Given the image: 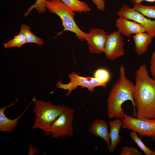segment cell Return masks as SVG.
<instances>
[{
    "instance_id": "6da1fadb",
    "label": "cell",
    "mask_w": 155,
    "mask_h": 155,
    "mask_svg": "<svg viewBox=\"0 0 155 155\" xmlns=\"http://www.w3.org/2000/svg\"><path fill=\"white\" fill-rule=\"evenodd\" d=\"M133 98L137 118H155V79L146 66L141 64L135 74Z\"/></svg>"
},
{
    "instance_id": "7a4b0ae2",
    "label": "cell",
    "mask_w": 155,
    "mask_h": 155,
    "mask_svg": "<svg viewBox=\"0 0 155 155\" xmlns=\"http://www.w3.org/2000/svg\"><path fill=\"white\" fill-rule=\"evenodd\" d=\"M119 73V78L113 85L108 98V116L110 119L123 118L125 112L122 104L125 102L129 100L133 105L135 117L136 113L133 98L135 84L126 77L123 65L120 67Z\"/></svg>"
},
{
    "instance_id": "3957f363",
    "label": "cell",
    "mask_w": 155,
    "mask_h": 155,
    "mask_svg": "<svg viewBox=\"0 0 155 155\" xmlns=\"http://www.w3.org/2000/svg\"><path fill=\"white\" fill-rule=\"evenodd\" d=\"M33 112L36 115L32 129L42 130L45 136L51 135V126L66 107L64 105H55L50 102H45L33 97Z\"/></svg>"
},
{
    "instance_id": "277c9868",
    "label": "cell",
    "mask_w": 155,
    "mask_h": 155,
    "mask_svg": "<svg viewBox=\"0 0 155 155\" xmlns=\"http://www.w3.org/2000/svg\"><path fill=\"white\" fill-rule=\"evenodd\" d=\"M45 5L49 12L58 16L62 21L63 31H68L74 33L80 41L85 40L87 33L82 30L76 23L74 18L75 12L60 0H46Z\"/></svg>"
},
{
    "instance_id": "5b68a950",
    "label": "cell",
    "mask_w": 155,
    "mask_h": 155,
    "mask_svg": "<svg viewBox=\"0 0 155 155\" xmlns=\"http://www.w3.org/2000/svg\"><path fill=\"white\" fill-rule=\"evenodd\" d=\"M70 79V82L67 84H63L61 80L59 81L56 85V87L67 90L65 96H68L72 91L75 90L77 87L80 86L82 88H87L89 91L92 93L94 91V88L97 86L106 87L107 83L102 82L100 79L95 77H83L81 76L74 71H72L68 76Z\"/></svg>"
},
{
    "instance_id": "8992f818",
    "label": "cell",
    "mask_w": 155,
    "mask_h": 155,
    "mask_svg": "<svg viewBox=\"0 0 155 155\" xmlns=\"http://www.w3.org/2000/svg\"><path fill=\"white\" fill-rule=\"evenodd\" d=\"M121 119L123 123L122 129L136 131L141 137L151 138L155 140V118H137L125 113Z\"/></svg>"
},
{
    "instance_id": "52a82bcc",
    "label": "cell",
    "mask_w": 155,
    "mask_h": 155,
    "mask_svg": "<svg viewBox=\"0 0 155 155\" xmlns=\"http://www.w3.org/2000/svg\"><path fill=\"white\" fill-rule=\"evenodd\" d=\"M74 114L73 109L66 107L51 126V135L52 138L73 136L72 122Z\"/></svg>"
},
{
    "instance_id": "ba28073f",
    "label": "cell",
    "mask_w": 155,
    "mask_h": 155,
    "mask_svg": "<svg viewBox=\"0 0 155 155\" xmlns=\"http://www.w3.org/2000/svg\"><path fill=\"white\" fill-rule=\"evenodd\" d=\"M117 14L119 17H123L138 23L145 29L152 38L155 37V20H151L138 11L123 4Z\"/></svg>"
},
{
    "instance_id": "9c48e42d",
    "label": "cell",
    "mask_w": 155,
    "mask_h": 155,
    "mask_svg": "<svg viewBox=\"0 0 155 155\" xmlns=\"http://www.w3.org/2000/svg\"><path fill=\"white\" fill-rule=\"evenodd\" d=\"M124 42L118 30L107 35L103 53L108 59L114 60L124 55Z\"/></svg>"
},
{
    "instance_id": "30bf717a",
    "label": "cell",
    "mask_w": 155,
    "mask_h": 155,
    "mask_svg": "<svg viewBox=\"0 0 155 155\" xmlns=\"http://www.w3.org/2000/svg\"><path fill=\"white\" fill-rule=\"evenodd\" d=\"M107 35L106 31L100 28H92L86 37L88 50L92 53H103Z\"/></svg>"
},
{
    "instance_id": "8fae6325",
    "label": "cell",
    "mask_w": 155,
    "mask_h": 155,
    "mask_svg": "<svg viewBox=\"0 0 155 155\" xmlns=\"http://www.w3.org/2000/svg\"><path fill=\"white\" fill-rule=\"evenodd\" d=\"M115 26L122 35L128 38L133 34L146 32L144 28L140 24L123 17H119L117 18Z\"/></svg>"
},
{
    "instance_id": "7c38bea8",
    "label": "cell",
    "mask_w": 155,
    "mask_h": 155,
    "mask_svg": "<svg viewBox=\"0 0 155 155\" xmlns=\"http://www.w3.org/2000/svg\"><path fill=\"white\" fill-rule=\"evenodd\" d=\"M18 101L17 99L15 101L9 105L5 106L0 108V131L5 132H10L14 131L16 127L18 121L27 110L31 103L17 118L11 119L8 118L4 113V111L7 108L13 106L15 102Z\"/></svg>"
},
{
    "instance_id": "4fadbf2b",
    "label": "cell",
    "mask_w": 155,
    "mask_h": 155,
    "mask_svg": "<svg viewBox=\"0 0 155 155\" xmlns=\"http://www.w3.org/2000/svg\"><path fill=\"white\" fill-rule=\"evenodd\" d=\"M89 131L92 135L103 139L108 147L111 143L110 132L106 122L103 119L95 120L91 123Z\"/></svg>"
},
{
    "instance_id": "5bb4252c",
    "label": "cell",
    "mask_w": 155,
    "mask_h": 155,
    "mask_svg": "<svg viewBox=\"0 0 155 155\" xmlns=\"http://www.w3.org/2000/svg\"><path fill=\"white\" fill-rule=\"evenodd\" d=\"M123 123L121 119L110 121L109 125L110 127V137L111 139L110 145L108 147L110 153L113 152L121 140V136L119 134L121 128Z\"/></svg>"
},
{
    "instance_id": "9a60e30c",
    "label": "cell",
    "mask_w": 155,
    "mask_h": 155,
    "mask_svg": "<svg viewBox=\"0 0 155 155\" xmlns=\"http://www.w3.org/2000/svg\"><path fill=\"white\" fill-rule=\"evenodd\" d=\"M135 52L138 55L146 52L148 46L152 42V38L147 33L140 32L133 35Z\"/></svg>"
},
{
    "instance_id": "2e32d148",
    "label": "cell",
    "mask_w": 155,
    "mask_h": 155,
    "mask_svg": "<svg viewBox=\"0 0 155 155\" xmlns=\"http://www.w3.org/2000/svg\"><path fill=\"white\" fill-rule=\"evenodd\" d=\"M74 12L78 13L90 11L91 9L85 2L79 0H60Z\"/></svg>"
},
{
    "instance_id": "e0dca14e",
    "label": "cell",
    "mask_w": 155,
    "mask_h": 155,
    "mask_svg": "<svg viewBox=\"0 0 155 155\" xmlns=\"http://www.w3.org/2000/svg\"><path fill=\"white\" fill-rule=\"evenodd\" d=\"M20 31L23 32L26 36L27 43H34L37 45L43 44V39L34 35L31 31L30 27L26 24H22L20 27Z\"/></svg>"
},
{
    "instance_id": "ac0fdd59",
    "label": "cell",
    "mask_w": 155,
    "mask_h": 155,
    "mask_svg": "<svg viewBox=\"0 0 155 155\" xmlns=\"http://www.w3.org/2000/svg\"><path fill=\"white\" fill-rule=\"evenodd\" d=\"M133 8L148 18L155 19V6L145 5L141 3L134 4Z\"/></svg>"
},
{
    "instance_id": "d6986e66",
    "label": "cell",
    "mask_w": 155,
    "mask_h": 155,
    "mask_svg": "<svg viewBox=\"0 0 155 155\" xmlns=\"http://www.w3.org/2000/svg\"><path fill=\"white\" fill-rule=\"evenodd\" d=\"M26 43L27 42L26 36L23 32L20 31L18 35L14 36L13 39L4 43L3 45L6 48L13 47H20Z\"/></svg>"
},
{
    "instance_id": "ffe728a7",
    "label": "cell",
    "mask_w": 155,
    "mask_h": 155,
    "mask_svg": "<svg viewBox=\"0 0 155 155\" xmlns=\"http://www.w3.org/2000/svg\"><path fill=\"white\" fill-rule=\"evenodd\" d=\"M130 135L131 139L146 155H155V151L150 150L145 146L142 141L141 137L138 136L136 132L134 131H131L130 133Z\"/></svg>"
},
{
    "instance_id": "44dd1931",
    "label": "cell",
    "mask_w": 155,
    "mask_h": 155,
    "mask_svg": "<svg viewBox=\"0 0 155 155\" xmlns=\"http://www.w3.org/2000/svg\"><path fill=\"white\" fill-rule=\"evenodd\" d=\"M46 0H36L34 4L31 5L27 11L24 15V17L27 16L30 11L33 9H35L40 13H44L46 12V7L45 3Z\"/></svg>"
},
{
    "instance_id": "7402d4cb",
    "label": "cell",
    "mask_w": 155,
    "mask_h": 155,
    "mask_svg": "<svg viewBox=\"0 0 155 155\" xmlns=\"http://www.w3.org/2000/svg\"><path fill=\"white\" fill-rule=\"evenodd\" d=\"M94 76L106 83L109 81L110 78L109 72L104 68H100L96 70L94 73Z\"/></svg>"
},
{
    "instance_id": "603a6c76",
    "label": "cell",
    "mask_w": 155,
    "mask_h": 155,
    "mask_svg": "<svg viewBox=\"0 0 155 155\" xmlns=\"http://www.w3.org/2000/svg\"><path fill=\"white\" fill-rule=\"evenodd\" d=\"M142 153L136 148L133 147H123L120 152V155H141Z\"/></svg>"
},
{
    "instance_id": "cb8c5ba5",
    "label": "cell",
    "mask_w": 155,
    "mask_h": 155,
    "mask_svg": "<svg viewBox=\"0 0 155 155\" xmlns=\"http://www.w3.org/2000/svg\"><path fill=\"white\" fill-rule=\"evenodd\" d=\"M150 71L152 78L155 79V50L152 53L150 61Z\"/></svg>"
},
{
    "instance_id": "d4e9b609",
    "label": "cell",
    "mask_w": 155,
    "mask_h": 155,
    "mask_svg": "<svg viewBox=\"0 0 155 155\" xmlns=\"http://www.w3.org/2000/svg\"><path fill=\"white\" fill-rule=\"evenodd\" d=\"M93 3L96 6L97 9L104 11L105 9L104 0H92Z\"/></svg>"
},
{
    "instance_id": "484cf974",
    "label": "cell",
    "mask_w": 155,
    "mask_h": 155,
    "mask_svg": "<svg viewBox=\"0 0 155 155\" xmlns=\"http://www.w3.org/2000/svg\"><path fill=\"white\" fill-rule=\"evenodd\" d=\"M40 152L36 148L33 147L32 145L30 144L28 149V155H33Z\"/></svg>"
},
{
    "instance_id": "4316f807",
    "label": "cell",
    "mask_w": 155,
    "mask_h": 155,
    "mask_svg": "<svg viewBox=\"0 0 155 155\" xmlns=\"http://www.w3.org/2000/svg\"><path fill=\"white\" fill-rule=\"evenodd\" d=\"M130 1L133 4L141 3L143 1H146L151 2L155 1V0H130Z\"/></svg>"
}]
</instances>
